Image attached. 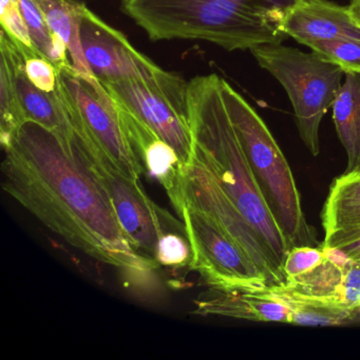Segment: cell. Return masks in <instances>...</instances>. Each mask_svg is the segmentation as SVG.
I'll list each match as a JSON object with an SVG mask.
<instances>
[{"label":"cell","mask_w":360,"mask_h":360,"mask_svg":"<svg viewBox=\"0 0 360 360\" xmlns=\"http://www.w3.org/2000/svg\"><path fill=\"white\" fill-rule=\"evenodd\" d=\"M4 150L6 193L67 243L130 275L160 266L130 244L100 183L56 134L27 121Z\"/></svg>","instance_id":"obj_1"},{"label":"cell","mask_w":360,"mask_h":360,"mask_svg":"<svg viewBox=\"0 0 360 360\" xmlns=\"http://www.w3.org/2000/svg\"><path fill=\"white\" fill-rule=\"evenodd\" d=\"M151 41L200 39L227 51L281 44L284 16L297 0H121Z\"/></svg>","instance_id":"obj_2"},{"label":"cell","mask_w":360,"mask_h":360,"mask_svg":"<svg viewBox=\"0 0 360 360\" xmlns=\"http://www.w3.org/2000/svg\"><path fill=\"white\" fill-rule=\"evenodd\" d=\"M187 104L193 155L212 172L283 265L292 246L278 226L250 169L221 94V77L208 75L189 79Z\"/></svg>","instance_id":"obj_3"},{"label":"cell","mask_w":360,"mask_h":360,"mask_svg":"<svg viewBox=\"0 0 360 360\" xmlns=\"http://www.w3.org/2000/svg\"><path fill=\"white\" fill-rule=\"evenodd\" d=\"M221 94L261 193L292 248L311 245L314 233L305 220L292 169L266 124L225 79Z\"/></svg>","instance_id":"obj_4"},{"label":"cell","mask_w":360,"mask_h":360,"mask_svg":"<svg viewBox=\"0 0 360 360\" xmlns=\"http://www.w3.org/2000/svg\"><path fill=\"white\" fill-rule=\"evenodd\" d=\"M250 52L283 86L294 108L299 136L317 157L320 123L334 104L345 71L316 52L305 53L281 44L258 46Z\"/></svg>","instance_id":"obj_5"},{"label":"cell","mask_w":360,"mask_h":360,"mask_svg":"<svg viewBox=\"0 0 360 360\" xmlns=\"http://www.w3.org/2000/svg\"><path fill=\"white\" fill-rule=\"evenodd\" d=\"M56 92L73 132L104 153L122 174L131 180H140L142 165L108 91H98L73 66L58 71Z\"/></svg>","instance_id":"obj_6"},{"label":"cell","mask_w":360,"mask_h":360,"mask_svg":"<svg viewBox=\"0 0 360 360\" xmlns=\"http://www.w3.org/2000/svg\"><path fill=\"white\" fill-rule=\"evenodd\" d=\"M122 106L146 124L188 165L193 143L188 122V81L164 70L155 79H124L101 82Z\"/></svg>","instance_id":"obj_7"},{"label":"cell","mask_w":360,"mask_h":360,"mask_svg":"<svg viewBox=\"0 0 360 360\" xmlns=\"http://www.w3.org/2000/svg\"><path fill=\"white\" fill-rule=\"evenodd\" d=\"M71 147L104 189L128 241L141 255L155 260L167 212L148 197L140 180L122 174L104 153L75 132Z\"/></svg>","instance_id":"obj_8"},{"label":"cell","mask_w":360,"mask_h":360,"mask_svg":"<svg viewBox=\"0 0 360 360\" xmlns=\"http://www.w3.org/2000/svg\"><path fill=\"white\" fill-rule=\"evenodd\" d=\"M185 235L193 250L189 267L218 290H254L269 280L248 252L201 212L185 206Z\"/></svg>","instance_id":"obj_9"},{"label":"cell","mask_w":360,"mask_h":360,"mask_svg":"<svg viewBox=\"0 0 360 360\" xmlns=\"http://www.w3.org/2000/svg\"><path fill=\"white\" fill-rule=\"evenodd\" d=\"M184 195L185 206L207 217L248 252L266 276L269 285L285 282L283 265L224 193L212 172L195 155L186 166Z\"/></svg>","instance_id":"obj_10"},{"label":"cell","mask_w":360,"mask_h":360,"mask_svg":"<svg viewBox=\"0 0 360 360\" xmlns=\"http://www.w3.org/2000/svg\"><path fill=\"white\" fill-rule=\"evenodd\" d=\"M81 43L86 60L100 82L151 79L164 71L138 51L121 31L109 26L87 6L82 20Z\"/></svg>","instance_id":"obj_11"},{"label":"cell","mask_w":360,"mask_h":360,"mask_svg":"<svg viewBox=\"0 0 360 360\" xmlns=\"http://www.w3.org/2000/svg\"><path fill=\"white\" fill-rule=\"evenodd\" d=\"M115 102L122 125L141 165L151 178L163 186L176 214L182 219L185 210L184 183L187 165L181 161L178 153L167 142L162 140L127 108L115 100Z\"/></svg>","instance_id":"obj_12"},{"label":"cell","mask_w":360,"mask_h":360,"mask_svg":"<svg viewBox=\"0 0 360 360\" xmlns=\"http://www.w3.org/2000/svg\"><path fill=\"white\" fill-rule=\"evenodd\" d=\"M282 31L309 48L321 41H360V25L349 7L328 0H297L284 16Z\"/></svg>","instance_id":"obj_13"},{"label":"cell","mask_w":360,"mask_h":360,"mask_svg":"<svg viewBox=\"0 0 360 360\" xmlns=\"http://www.w3.org/2000/svg\"><path fill=\"white\" fill-rule=\"evenodd\" d=\"M195 314L203 316H224L237 319L260 322L290 323L288 307L277 299L265 294L261 288L254 290H218L210 288L195 300Z\"/></svg>","instance_id":"obj_14"},{"label":"cell","mask_w":360,"mask_h":360,"mask_svg":"<svg viewBox=\"0 0 360 360\" xmlns=\"http://www.w3.org/2000/svg\"><path fill=\"white\" fill-rule=\"evenodd\" d=\"M49 28L66 43L75 70L98 91L104 86L90 69L81 43V24L86 5L77 0H35Z\"/></svg>","instance_id":"obj_15"},{"label":"cell","mask_w":360,"mask_h":360,"mask_svg":"<svg viewBox=\"0 0 360 360\" xmlns=\"http://www.w3.org/2000/svg\"><path fill=\"white\" fill-rule=\"evenodd\" d=\"M20 53L13 41L0 32V143L7 148L27 122L18 87Z\"/></svg>","instance_id":"obj_16"},{"label":"cell","mask_w":360,"mask_h":360,"mask_svg":"<svg viewBox=\"0 0 360 360\" xmlns=\"http://www.w3.org/2000/svg\"><path fill=\"white\" fill-rule=\"evenodd\" d=\"M332 108L335 128L347 153L345 172L360 170V73H345Z\"/></svg>","instance_id":"obj_17"},{"label":"cell","mask_w":360,"mask_h":360,"mask_svg":"<svg viewBox=\"0 0 360 360\" xmlns=\"http://www.w3.org/2000/svg\"><path fill=\"white\" fill-rule=\"evenodd\" d=\"M324 250L326 257L321 264L313 271L286 280L282 284L292 292L311 300L345 309L341 304L340 288L343 267L349 258L333 248H324Z\"/></svg>","instance_id":"obj_18"},{"label":"cell","mask_w":360,"mask_h":360,"mask_svg":"<svg viewBox=\"0 0 360 360\" xmlns=\"http://www.w3.org/2000/svg\"><path fill=\"white\" fill-rule=\"evenodd\" d=\"M262 290L288 307L290 323L297 326H341L358 317L349 309L318 302L296 294L282 283L265 286Z\"/></svg>","instance_id":"obj_19"},{"label":"cell","mask_w":360,"mask_h":360,"mask_svg":"<svg viewBox=\"0 0 360 360\" xmlns=\"http://www.w3.org/2000/svg\"><path fill=\"white\" fill-rule=\"evenodd\" d=\"M324 233L360 226V170L343 172L333 182L322 212Z\"/></svg>","instance_id":"obj_20"},{"label":"cell","mask_w":360,"mask_h":360,"mask_svg":"<svg viewBox=\"0 0 360 360\" xmlns=\"http://www.w3.org/2000/svg\"><path fill=\"white\" fill-rule=\"evenodd\" d=\"M35 48L49 58L58 71L73 67L66 43L48 26L35 0H18Z\"/></svg>","instance_id":"obj_21"},{"label":"cell","mask_w":360,"mask_h":360,"mask_svg":"<svg viewBox=\"0 0 360 360\" xmlns=\"http://www.w3.org/2000/svg\"><path fill=\"white\" fill-rule=\"evenodd\" d=\"M0 22L1 30L5 31L20 53L39 51L31 39L18 0H0Z\"/></svg>","instance_id":"obj_22"},{"label":"cell","mask_w":360,"mask_h":360,"mask_svg":"<svg viewBox=\"0 0 360 360\" xmlns=\"http://www.w3.org/2000/svg\"><path fill=\"white\" fill-rule=\"evenodd\" d=\"M311 50L347 72L360 73V41L338 39L313 44Z\"/></svg>","instance_id":"obj_23"},{"label":"cell","mask_w":360,"mask_h":360,"mask_svg":"<svg viewBox=\"0 0 360 360\" xmlns=\"http://www.w3.org/2000/svg\"><path fill=\"white\" fill-rule=\"evenodd\" d=\"M193 258L189 240L174 233H164L158 244L155 260L166 267H184Z\"/></svg>","instance_id":"obj_24"},{"label":"cell","mask_w":360,"mask_h":360,"mask_svg":"<svg viewBox=\"0 0 360 360\" xmlns=\"http://www.w3.org/2000/svg\"><path fill=\"white\" fill-rule=\"evenodd\" d=\"M326 257L323 246L300 245L290 248L283 262L285 281L313 271L323 262Z\"/></svg>","instance_id":"obj_25"},{"label":"cell","mask_w":360,"mask_h":360,"mask_svg":"<svg viewBox=\"0 0 360 360\" xmlns=\"http://www.w3.org/2000/svg\"><path fill=\"white\" fill-rule=\"evenodd\" d=\"M22 56L25 62V71L29 79L43 91L49 94L56 91L58 71L53 63L39 51L22 54Z\"/></svg>","instance_id":"obj_26"},{"label":"cell","mask_w":360,"mask_h":360,"mask_svg":"<svg viewBox=\"0 0 360 360\" xmlns=\"http://www.w3.org/2000/svg\"><path fill=\"white\" fill-rule=\"evenodd\" d=\"M340 301L345 309L357 315V311L360 309V260L347 259L345 261L340 288Z\"/></svg>","instance_id":"obj_27"},{"label":"cell","mask_w":360,"mask_h":360,"mask_svg":"<svg viewBox=\"0 0 360 360\" xmlns=\"http://www.w3.org/2000/svg\"><path fill=\"white\" fill-rule=\"evenodd\" d=\"M323 248H333L353 260H360V226L326 233Z\"/></svg>","instance_id":"obj_28"},{"label":"cell","mask_w":360,"mask_h":360,"mask_svg":"<svg viewBox=\"0 0 360 360\" xmlns=\"http://www.w3.org/2000/svg\"><path fill=\"white\" fill-rule=\"evenodd\" d=\"M349 12H351L356 22L360 25V0H352L351 5L349 6Z\"/></svg>","instance_id":"obj_29"},{"label":"cell","mask_w":360,"mask_h":360,"mask_svg":"<svg viewBox=\"0 0 360 360\" xmlns=\"http://www.w3.org/2000/svg\"><path fill=\"white\" fill-rule=\"evenodd\" d=\"M357 315L359 316V317H360V309H358V311H357Z\"/></svg>","instance_id":"obj_30"}]
</instances>
